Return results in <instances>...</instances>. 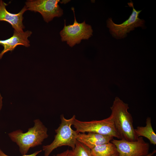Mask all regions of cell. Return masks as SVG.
I'll list each match as a JSON object with an SVG mask.
<instances>
[{
	"label": "cell",
	"mask_w": 156,
	"mask_h": 156,
	"mask_svg": "<svg viewBox=\"0 0 156 156\" xmlns=\"http://www.w3.org/2000/svg\"><path fill=\"white\" fill-rule=\"evenodd\" d=\"M59 0H29L25 3L27 10L40 13L48 23L55 17H60L63 10L58 5Z\"/></svg>",
	"instance_id": "cell-7"
},
{
	"label": "cell",
	"mask_w": 156,
	"mask_h": 156,
	"mask_svg": "<svg viewBox=\"0 0 156 156\" xmlns=\"http://www.w3.org/2000/svg\"><path fill=\"white\" fill-rule=\"evenodd\" d=\"M91 150L93 156H111L117 152L115 146L111 142L97 146Z\"/></svg>",
	"instance_id": "cell-13"
},
{
	"label": "cell",
	"mask_w": 156,
	"mask_h": 156,
	"mask_svg": "<svg viewBox=\"0 0 156 156\" xmlns=\"http://www.w3.org/2000/svg\"><path fill=\"white\" fill-rule=\"evenodd\" d=\"M111 156H119V154L118 153V152H117L116 153L114 154H113V155H112Z\"/></svg>",
	"instance_id": "cell-19"
},
{
	"label": "cell",
	"mask_w": 156,
	"mask_h": 156,
	"mask_svg": "<svg viewBox=\"0 0 156 156\" xmlns=\"http://www.w3.org/2000/svg\"><path fill=\"white\" fill-rule=\"evenodd\" d=\"M69 150L68 149L64 151L57 154L55 155H54L53 156H69Z\"/></svg>",
	"instance_id": "cell-16"
},
{
	"label": "cell",
	"mask_w": 156,
	"mask_h": 156,
	"mask_svg": "<svg viewBox=\"0 0 156 156\" xmlns=\"http://www.w3.org/2000/svg\"><path fill=\"white\" fill-rule=\"evenodd\" d=\"M73 11L74 21L72 25L66 26L64 20V26L60 33L62 41H66L70 47L79 43L83 39L88 40L92 36L93 30L91 26L86 23L85 21L81 23L77 21L75 16L74 8H71Z\"/></svg>",
	"instance_id": "cell-5"
},
{
	"label": "cell",
	"mask_w": 156,
	"mask_h": 156,
	"mask_svg": "<svg viewBox=\"0 0 156 156\" xmlns=\"http://www.w3.org/2000/svg\"><path fill=\"white\" fill-rule=\"evenodd\" d=\"M113 138L112 136L88 132L87 134L79 133L77 140L91 149L97 146L109 142Z\"/></svg>",
	"instance_id": "cell-11"
},
{
	"label": "cell",
	"mask_w": 156,
	"mask_h": 156,
	"mask_svg": "<svg viewBox=\"0 0 156 156\" xmlns=\"http://www.w3.org/2000/svg\"><path fill=\"white\" fill-rule=\"evenodd\" d=\"M110 142L115 146L119 156H145L149 153V144L142 137L134 141L113 138Z\"/></svg>",
	"instance_id": "cell-8"
},
{
	"label": "cell",
	"mask_w": 156,
	"mask_h": 156,
	"mask_svg": "<svg viewBox=\"0 0 156 156\" xmlns=\"http://www.w3.org/2000/svg\"><path fill=\"white\" fill-rule=\"evenodd\" d=\"M69 156H93L91 149L77 141L75 148L69 150Z\"/></svg>",
	"instance_id": "cell-14"
},
{
	"label": "cell",
	"mask_w": 156,
	"mask_h": 156,
	"mask_svg": "<svg viewBox=\"0 0 156 156\" xmlns=\"http://www.w3.org/2000/svg\"><path fill=\"white\" fill-rule=\"evenodd\" d=\"M129 108L127 104L116 97L110 107L112 113L110 116L121 139L134 141L138 138L135 132L132 116L128 111Z\"/></svg>",
	"instance_id": "cell-2"
},
{
	"label": "cell",
	"mask_w": 156,
	"mask_h": 156,
	"mask_svg": "<svg viewBox=\"0 0 156 156\" xmlns=\"http://www.w3.org/2000/svg\"><path fill=\"white\" fill-rule=\"evenodd\" d=\"M42 151V150L37 151L30 155H23L21 156H36V155ZM0 156H10L5 154L0 148Z\"/></svg>",
	"instance_id": "cell-15"
},
{
	"label": "cell",
	"mask_w": 156,
	"mask_h": 156,
	"mask_svg": "<svg viewBox=\"0 0 156 156\" xmlns=\"http://www.w3.org/2000/svg\"><path fill=\"white\" fill-rule=\"evenodd\" d=\"M34 126L23 133L18 129L8 133L11 140L18 145L21 153L26 155L29 149L41 145L48 137L47 129L39 119L34 120Z\"/></svg>",
	"instance_id": "cell-1"
},
{
	"label": "cell",
	"mask_w": 156,
	"mask_h": 156,
	"mask_svg": "<svg viewBox=\"0 0 156 156\" xmlns=\"http://www.w3.org/2000/svg\"><path fill=\"white\" fill-rule=\"evenodd\" d=\"M30 31L19 32L14 30L12 36L5 40H0V45L3 49L0 53V60L4 54L8 51H12L18 45H23L26 47L30 46V42L28 38L32 34Z\"/></svg>",
	"instance_id": "cell-9"
},
{
	"label": "cell",
	"mask_w": 156,
	"mask_h": 156,
	"mask_svg": "<svg viewBox=\"0 0 156 156\" xmlns=\"http://www.w3.org/2000/svg\"><path fill=\"white\" fill-rule=\"evenodd\" d=\"M2 99L3 97L2 96L1 94L0 93V112L2 108L3 105Z\"/></svg>",
	"instance_id": "cell-17"
},
{
	"label": "cell",
	"mask_w": 156,
	"mask_h": 156,
	"mask_svg": "<svg viewBox=\"0 0 156 156\" xmlns=\"http://www.w3.org/2000/svg\"><path fill=\"white\" fill-rule=\"evenodd\" d=\"M75 116L69 119H66L63 115L60 116L61 123L55 130L56 133L52 142L49 144L42 146L44 156H49L52 151L58 147L68 146L74 149L77 141V138L79 133L71 128Z\"/></svg>",
	"instance_id": "cell-3"
},
{
	"label": "cell",
	"mask_w": 156,
	"mask_h": 156,
	"mask_svg": "<svg viewBox=\"0 0 156 156\" xmlns=\"http://www.w3.org/2000/svg\"><path fill=\"white\" fill-rule=\"evenodd\" d=\"M156 151L154 150L152 152L150 153H149L148 154L145 156H154L153 155L156 153Z\"/></svg>",
	"instance_id": "cell-18"
},
{
	"label": "cell",
	"mask_w": 156,
	"mask_h": 156,
	"mask_svg": "<svg viewBox=\"0 0 156 156\" xmlns=\"http://www.w3.org/2000/svg\"><path fill=\"white\" fill-rule=\"evenodd\" d=\"M73 125L79 133L92 132L121 139L110 116L102 120L90 121H81L75 118Z\"/></svg>",
	"instance_id": "cell-4"
},
{
	"label": "cell",
	"mask_w": 156,
	"mask_h": 156,
	"mask_svg": "<svg viewBox=\"0 0 156 156\" xmlns=\"http://www.w3.org/2000/svg\"><path fill=\"white\" fill-rule=\"evenodd\" d=\"M145 126H138L134 129L135 135L137 138L144 137L148 140L150 143L154 145L156 144V135L152 126L151 118L148 117L146 121Z\"/></svg>",
	"instance_id": "cell-12"
},
{
	"label": "cell",
	"mask_w": 156,
	"mask_h": 156,
	"mask_svg": "<svg viewBox=\"0 0 156 156\" xmlns=\"http://www.w3.org/2000/svg\"><path fill=\"white\" fill-rule=\"evenodd\" d=\"M133 3L131 1L128 4L133 8L132 12L129 18L122 24H117L114 23L112 18H110L107 21V27L109 29L113 37L117 39L123 38L127 36V33L134 30L138 27H143L144 21L139 17L141 10L138 11L134 8Z\"/></svg>",
	"instance_id": "cell-6"
},
{
	"label": "cell",
	"mask_w": 156,
	"mask_h": 156,
	"mask_svg": "<svg viewBox=\"0 0 156 156\" xmlns=\"http://www.w3.org/2000/svg\"><path fill=\"white\" fill-rule=\"evenodd\" d=\"M7 5L2 0H0V21H5L11 25L14 30L19 32L23 31L25 28L23 21V15L27 10L25 5L20 11L17 14H13L8 12L6 6Z\"/></svg>",
	"instance_id": "cell-10"
}]
</instances>
